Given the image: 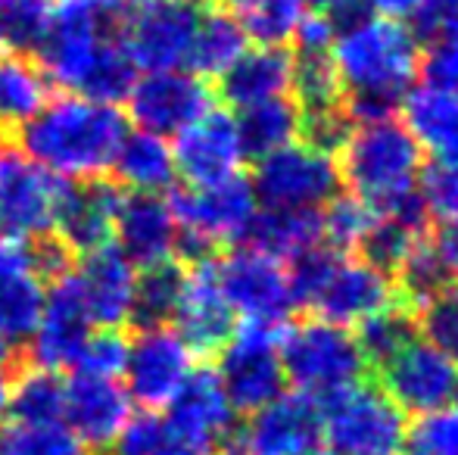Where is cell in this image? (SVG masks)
I'll return each mask as SVG.
<instances>
[{
    "label": "cell",
    "instance_id": "1",
    "mask_svg": "<svg viewBox=\"0 0 458 455\" xmlns=\"http://www.w3.org/2000/svg\"><path fill=\"white\" fill-rule=\"evenodd\" d=\"M331 63L344 85L346 115L352 122L390 119L421 72V47L415 31L390 16L362 6L334 25Z\"/></svg>",
    "mask_w": 458,
    "mask_h": 455
},
{
    "label": "cell",
    "instance_id": "2",
    "mask_svg": "<svg viewBox=\"0 0 458 455\" xmlns=\"http://www.w3.org/2000/svg\"><path fill=\"white\" fill-rule=\"evenodd\" d=\"M125 134V115L119 106L69 94L47 100L29 122H22L16 128V144L25 156L56 178L85 181L113 169Z\"/></svg>",
    "mask_w": 458,
    "mask_h": 455
},
{
    "label": "cell",
    "instance_id": "3",
    "mask_svg": "<svg viewBox=\"0 0 458 455\" xmlns=\"http://www.w3.org/2000/svg\"><path fill=\"white\" fill-rule=\"evenodd\" d=\"M340 181L350 184L352 197L365 200L377 213L390 209L399 197L415 190L421 175V147L403 122H362L340 147Z\"/></svg>",
    "mask_w": 458,
    "mask_h": 455
},
{
    "label": "cell",
    "instance_id": "4",
    "mask_svg": "<svg viewBox=\"0 0 458 455\" xmlns=\"http://www.w3.org/2000/svg\"><path fill=\"white\" fill-rule=\"evenodd\" d=\"M277 358H281L284 381H290L312 400L352 387L368 377L356 337L321 318H296L284 324Z\"/></svg>",
    "mask_w": 458,
    "mask_h": 455
},
{
    "label": "cell",
    "instance_id": "5",
    "mask_svg": "<svg viewBox=\"0 0 458 455\" xmlns=\"http://www.w3.org/2000/svg\"><path fill=\"white\" fill-rule=\"evenodd\" d=\"M315 402L321 409L331 455H403L405 415L374 377H362Z\"/></svg>",
    "mask_w": 458,
    "mask_h": 455
},
{
    "label": "cell",
    "instance_id": "6",
    "mask_svg": "<svg viewBox=\"0 0 458 455\" xmlns=\"http://www.w3.org/2000/svg\"><path fill=\"white\" fill-rule=\"evenodd\" d=\"M209 0H144L119 25V41L144 72H172L187 66L199 19Z\"/></svg>",
    "mask_w": 458,
    "mask_h": 455
},
{
    "label": "cell",
    "instance_id": "7",
    "mask_svg": "<svg viewBox=\"0 0 458 455\" xmlns=\"http://www.w3.org/2000/svg\"><path fill=\"white\" fill-rule=\"evenodd\" d=\"M281 324L272 322H243L237 324L234 337L218 356V381L228 396V406L237 415H253L262 406L275 402L284 390V371L277 358Z\"/></svg>",
    "mask_w": 458,
    "mask_h": 455
},
{
    "label": "cell",
    "instance_id": "8",
    "mask_svg": "<svg viewBox=\"0 0 458 455\" xmlns=\"http://www.w3.org/2000/svg\"><path fill=\"white\" fill-rule=\"evenodd\" d=\"M66 178L41 169L19 150L13 131H0V234L29 240L54 228Z\"/></svg>",
    "mask_w": 458,
    "mask_h": 455
},
{
    "label": "cell",
    "instance_id": "9",
    "mask_svg": "<svg viewBox=\"0 0 458 455\" xmlns=\"http://www.w3.org/2000/svg\"><path fill=\"white\" fill-rule=\"evenodd\" d=\"M250 184L266 209H318L340 194V169L331 153L287 144L256 163Z\"/></svg>",
    "mask_w": 458,
    "mask_h": 455
},
{
    "label": "cell",
    "instance_id": "10",
    "mask_svg": "<svg viewBox=\"0 0 458 455\" xmlns=\"http://www.w3.org/2000/svg\"><path fill=\"white\" fill-rule=\"evenodd\" d=\"M109 38L113 22L103 16L97 0H56L50 10V29L35 54V66L47 81L75 91Z\"/></svg>",
    "mask_w": 458,
    "mask_h": 455
},
{
    "label": "cell",
    "instance_id": "11",
    "mask_svg": "<svg viewBox=\"0 0 458 455\" xmlns=\"http://www.w3.org/2000/svg\"><path fill=\"white\" fill-rule=\"evenodd\" d=\"M216 274L228 306L241 312L247 322H287L293 297H290L287 268L281 265V259L253 247H237L218 256Z\"/></svg>",
    "mask_w": 458,
    "mask_h": 455
},
{
    "label": "cell",
    "instance_id": "12",
    "mask_svg": "<svg viewBox=\"0 0 458 455\" xmlns=\"http://www.w3.org/2000/svg\"><path fill=\"white\" fill-rule=\"evenodd\" d=\"M368 377H374V383L396 402V409L403 415L443 412L458 393L455 362L424 341L409 343L377 375Z\"/></svg>",
    "mask_w": 458,
    "mask_h": 455
},
{
    "label": "cell",
    "instance_id": "13",
    "mask_svg": "<svg viewBox=\"0 0 458 455\" xmlns=\"http://www.w3.org/2000/svg\"><path fill=\"white\" fill-rule=\"evenodd\" d=\"M216 91L206 85V79L193 72H147L134 81L128 94V113L138 122L140 131L169 138L182 134L209 110H216Z\"/></svg>",
    "mask_w": 458,
    "mask_h": 455
},
{
    "label": "cell",
    "instance_id": "14",
    "mask_svg": "<svg viewBox=\"0 0 458 455\" xmlns=\"http://www.w3.org/2000/svg\"><path fill=\"white\" fill-rule=\"evenodd\" d=\"M165 203H169L178 228L206 237L216 247L241 240L256 215L253 184L243 175H231L209 188H178Z\"/></svg>",
    "mask_w": 458,
    "mask_h": 455
},
{
    "label": "cell",
    "instance_id": "15",
    "mask_svg": "<svg viewBox=\"0 0 458 455\" xmlns=\"http://www.w3.org/2000/svg\"><path fill=\"white\" fill-rule=\"evenodd\" d=\"M325 421L312 396L287 393L250 415L237 431V450L243 455H312L321 450Z\"/></svg>",
    "mask_w": 458,
    "mask_h": 455
},
{
    "label": "cell",
    "instance_id": "16",
    "mask_svg": "<svg viewBox=\"0 0 458 455\" xmlns=\"http://www.w3.org/2000/svg\"><path fill=\"white\" fill-rule=\"evenodd\" d=\"M122 375L128 377V400L138 402L144 412L169 406L172 396L191 375V350L172 328L138 331L128 343V362Z\"/></svg>",
    "mask_w": 458,
    "mask_h": 455
},
{
    "label": "cell",
    "instance_id": "17",
    "mask_svg": "<svg viewBox=\"0 0 458 455\" xmlns=\"http://www.w3.org/2000/svg\"><path fill=\"white\" fill-rule=\"evenodd\" d=\"M91 312H88L79 278L72 272L50 284L41 322H38L35 337L25 346V356L44 371L75 368L81 346L91 337Z\"/></svg>",
    "mask_w": 458,
    "mask_h": 455
},
{
    "label": "cell",
    "instance_id": "18",
    "mask_svg": "<svg viewBox=\"0 0 458 455\" xmlns=\"http://www.w3.org/2000/svg\"><path fill=\"white\" fill-rule=\"evenodd\" d=\"M122 200H125V188L106 175L66 181L50 231L75 256H88L113 240Z\"/></svg>",
    "mask_w": 458,
    "mask_h": 455
},
{
    "label": "cell",
    "instance_id": "19",
    "mask_svg": "<svg viewBox=\"0 0 458 455\" xmlns=\"http://www.w3.org/2000/svg\"><path fill=\"white\" fill-rule=\"evenodd\" d=\"M216 259L187 268L184 297L175 312V324H178L175 334L191 350V356H203V358L218 356L237 331L234 309L228 306L222 287H218Z\"/></svg>",
    "mask_w": 458,
    "mask_h": 455
},
{
    "label": "cell",
    "instance_id": "20",
    "mask_svg": "<svg viewBox=\"0 0 458 455\" xmlns=\"http://www.w3.org/2000/svg\"><path fill=\"white\" fill-rule=\"evenodd\" d=\"M63 421L85 450L103 455V450L115 446V440L122 437L125 425L131 421V400H128L125 387L119 381L75 375L66 383Z\"/></svg>",
    "mask_w": 458,
    "mask_h": 455
},
{
    "label": "cell",
    "instance_id": "21",
    "mask_svg": "<svg viewBox=\"0 0 458 455\" xmlns=\"http://www.w3.org/2000/svg\"><path fill=\"white\" fill-rule=\"evenodd\" d=\"M175 172L191 188H209L237 175L243 163L237 122L222 110H209L175 140Z\"/></svg>",
    "mask_w": 458,
    "mask_h": 455
},
{
    "label": "cell",
    "instance_id": "22",
    "mask_svg": "<svg viewBox=\"0 0 458 455\" xmlns=\"http://www.w3.org/2000/svg\"><path fill=\"white\" fill-rule=\"evenodd\" d=\"M165 418L187 434L197 443L222 452L228 446H237V427H234V409L228 406V396L222 390L216 368L199 365L197 371L184 377L178 393L169 402Z\"/></svg>",
    "mask_w": 458,
    "mask_h": 455
},
{
    "label": "cell",
    "instance_id": "23",
    "mask_svg": "<svg viewBox=\"0 0 458 455\" xmlns=\"http://www.w3.org/2000/svg\"><path fill=\"white\" fill-rule=\"evenodd\" d=\"M44 284L29 268L22 240H0V343L25 352L44 312Z\"/></svg>",
    "mask_w": 458,
    "mask_h": 455
},
{
    "label": "cell",
    "instance_id": "24",
    "mask_svg": "<svg viewBox=\"0 0 458 455\" xmlns=\"http://www.w3.org/2000/svg\"><path fill=\"white\" fill-rule=\"evenodd\" d=\"M396 287L377 268L365 265L362 259H346L331 274L321 297L312 303V312H318L321 322H331L337 328H350L362 318L374 316L380 309L396 306Z\"/></svg>",
    "mask_w": 458,
    "mask_h": 455
},
{
    "label": "cell",
    "instance_id": "25",
    "mask_svg": "<svg viewBox=\"0 0 458 455\" xmlns=\"http://www.w3.org/2000/svg\"><path fill=\"white\" fill-rule=\"evenodd\" d=\"M115 247L131 265H157L175 256L178 222L169 203L157 194H125L115 219Z\"/></svg>",
    "mask_w": 458,
    "mask_h": 455
},
{
    "label": "cell",
    "instance_id": "26",
    "mask_svg": "<svg viewBox=\"0 0 458 455\" xmlns=\"http://www.w3.org/2000/svg\"><path fill=\"white\" fill-rule=\"evenodd\" d=\"M75 278H79L81 297L91 312V322L100 328H125L138 272L122 256V249L115 243H106V247L88 253Z\"/></svg>",
    "mask_w": 458,
    "mask_h": 455
},
{
    "label": "cell",
    "instance_id": "27",
    "mask_svg": "<svg viewBox=\"0 0 458 455\" xmlns=\"http://www.w3.org/2000/svg\"><path fill=\"white\" fill-rule=\"evenodd\" d=\"M290 88H293V56L284 47H266V44L243 50L228 72L218 75V94L237 110L287 97Z\"/></svg>",
    "mask_w": 458,
    "mask_h": 455
},
{
    "label": "cell",
    "instance_id": "28",
    "mask_svg": "<svg viewBox=\"0 0 458 455\" xmlns=\"http://www.w3.org/2000/svg\"><path fill=\"white\" fill-rule=\"evenodd\" d=\"M405 128L440 165L458 169V91L421 85L403 97Z\"/></svg>",
    "mask_w": 458,
    "mask_h": 455
},
{
    "label": "cell",
    "instance_id": "29",
    "mask_svg": "<svg viewBox=\"0 0 458 455\" xmlns=\"http://www.w3.org/2000/svg\"><path fill=\"white\" fill-rule=\"evenodd\" d=\"M113 172L122 188H134L138 194H159L175 181V156L165 138L147 131H131L122 138L119 153L113 159Z\"/></svg>",
    "mask_w": 458,
    "mask_h": 455
},
{
    "label": "cell",
    "instance_id": "30",
    "mask_svg": "<svg viewBox=\"0 0 458 455\" xmlns=\"http://www.w3.org/2000/svg\"><path fill=\"white\" fill-rule=\"evenodd\" d=\"M184 284H187V268L178 259L147 265L138 274V281H134L128 324L134 331L169 328V322H175L178 306H182Z\"/></svg>",
    "mask_w": 458,
    "mask_h": 455
},
{
    "label": "cell",
    "instance_id": "31",
    "mask_svg": "<svg viewBox=\"0 0 458 455\" xmlns=\"http://www.w3.org/2000/svg\"><path fill=\"white\" fill-rule=\"evenodd\" d=\"M243 247H253L275 259H293L306 247L321 243L318 209H266L256 213L243 231Z\"/></svg>",
    "mask_w": 458,
    "mask_h": 455
},
{
    "label": "cell",
    "instance_id": "32",
    "mask_svg": "<svg viewBox=\"0 0 458 455\" xmlns=\"http://www.w3.org/2000/svg\"><path fill=\"white\" fill-rule=\"evenodd\" d=\"M293 91L300 122H315L346 113L344 85H340L337 69L331 63V50L293 56Z\"/></svg>",
    "mask_w": 458,
    "mask_h": 455
},
{
    "label": "cell",
    "instance_id": "33",
    "mask_svg": "<svg viewBox=\"0 0 458 455\" xmlns=\"http://www.w3.org/2000/svg\"><path fill=\"white\" fill-rule=\"evenodd\" d=\"M247 50V35H243L241 22L231 16L228 10H209L199 19V29L193 35L191 56L187 66L199 79H218L222 72H228L231 63Z\"/></svg>",
    "mask_w": 458,
    "mask_h": 455
},
{
    "label": "cell",
    "instance_id": "34",
    "mask_svg": "<svg viewBox=\"0 0 458 455\" xmlns=\"http://www.w3.org/2000/svg\"><path fill=\"white\" fill-rule=\"evenodd\" d=\"M63 406H66V383L56 371H44L25 362L19 368L10 390L6 415L13 425H63Z\"/></svg>",
    "mask_w": 458,
    "mask_h": 455
},
{
    "label": "cell",
    "instance_id": "35",
    "mask_svg": "<svg viewBox=\"0 0 458 455\" xmlns=\"http://www.w3.org/2000/svg\"><path fill=\"white\" fill-rule=\"evenodd\" d=\"M237 138H241L243 156L259 163L281 147L293 144V138H300V110L290 97H277L268 104L241 110Z\"/></svg>",
    "mask_w": 458,
    "mask_h": 455
},
{
    "label": "cell",
    "instance_id": "36",
    "mask_svg": "<svg viewBox=\"0 0 458 455\" xmlns=\"http://www.w3.org/2000/svg\"><path fill=\"white\" fill-rule=\"evenodd\" d=\"M356 346H359V356L365 362L368 375H377L393 356L405 350L409 343L418 341V322H415V312L405 309V306H390V309H380L374 316L362 318L356 324Z\"/></svg>",
    "mask_w": 458,
    "mask_h": 455
},
{
    "label": "cell",
    "instance_id": "37",
    "mask_svg": "<svg viewBox=\"0 0 458 455\" xmlns=\"http://www.w3.org/2000/svg\"><path fill=\"white\" fill-rule=\"evenodd\" d=\"M47 104V79L25 56L0 60V128L13 131Z\"/></svg>",
    "mask_w": 458,
    "mask_h": 455
},
{
    "label": "cell",
    "instance_id": "38",
    "mask_svg": "<svg viewBox=\"0 0 458 455\" xmlns=\"http://www.w3.org/2000/svg\"><path fill=\"white\" fill-rule=\"evenodd\" d=\"M449 284L458 281L449 274V268L443 265V259L437 256L430 237L424 234L421 240L411 247V253L403 259V265L393 274V287H396V299L405 309H421L430 297H437L440 291H446Z\"/></svg>",
    "mask_w": 458,
    "mask_h": 455
},
{
    "label": "cell",
    "instance_id": "39",
    "mask_svg": "<svg viewBox=\"0 0 458 455\" xmlns=\"http://www.w3.org/2000/svg\"><path fill=\"white\" fill-rule=\"evenodd\" d=\"M134 81H138V66L125 54L119 38H109L100 47V54L94 56V63L88 66V72L81 75L75 94L85 100H94V104L115 106L119 100H128Z\"/></svg>",
    "mask_w": 458,
    "mask_h": 455
},
{
    "label": "cell",
    "instance_id": "40",
    "mask_svg": "<svg viewBox=\"0 0 458 455\" xmlns=\"http://www.w3.org/2000/svg\"><path fill=\"white\" fill-rule=\"evenodd\" d=\"M115 446H119L115 455H218L209 446L191 440L157 412H144L128 421Z\"/></svg>",
    "mask_w": 458,
    "mask_h": 455
},
{
    "label": "cell",
    "instance_id": "41",
    "mask_svg": "<svg viewBox=\"0 0 458 455\" xmlns=\"http://www.w3.org/2000/svg\"><path fill=\"white\" fill-rule=\"evenodd\" d=\"M228 6L243 35L256 38L266 47H281L306 13V0H228Z\"/></svg>",
    "mask_w": 458,
    "mask_h": 455
},
{
    "label": "cell",
    "instance_id": "42",
    "mask_svg": "<svg viewBox=\"0 0 458 455\" xmlns=\"http://www.w3.org/2000/svg\"><path fill=\"white\" fill-rule=\"evenodd\" d=\"M377 222V209L352 194H334L321 209V240L340 256H352Z\"/></svg>",
    "mask_w": 458,
    "mask_h": 455
},
{
    "label": "cell",
    "instance_id": "43",
    "mask_svg": "<svg viewBox=\"0 0 458 455\" xmlns=\"http://www.w3.org/2000/svg\"><path fill=\"white\" fill-rule=\"evenodd\" d=\"M424 234H428V231H415L405 225V222L393 219V215L377 213V222H374L371 231L362 237L356 253L362 256L365 265L377 268L380 274H386V278L393 281L396 268L403 265V259L411 253V247H415Z\"/></svg>",
    "mask_w": 458,
    "mask_h": 455
},
{
    "label": "cell",
    "instance_id": "44",
    "mask_svg": "<svg viewBox=\"0 0 458 455\" xmlns=\"http://www.w3.org/2000/svg\"><path fill=\"white\" fill-rule=\"evenodd\" d=\"M340 262H344V256L327 247V243H315V247H306L302 253H296L293 259H287V284L293 306L312 309V303L321 297V291L327 287V281L337 272Z\"/></svg>",
    "mask_w": 458,
    "mask_h": 455
},
{
    "label": "cell",
    "instance_id": "45",
    "mask_svg": "<svg viewBox=\"0 0 458 455\" xmlns=\"http://www.w3.org/2000/svg\"><path fill=\"white\" fill-rule=\"evenodd\" d=\"M0 455H88L66 425H6Z\"/></svg>",
    "mask_w": 458,
    "mask_h": 455
},
{
    "label": "cell",
    "instance_id": "46",
    "mask_svg": "<svg viewBox=\"0 0 458 455\" xmlns=\"http://www.w3.org/2000/svg\"><path fill=\"white\" fill-rule=\"evenodd\" d=\"M50 0H16L10 10L0 13V41L16 56L38 54L50 29Z\"/></svg>",
    "mask_w": 458,
    "mask_h": 455
},
{
    "label": "cell",
    "instance_id": "47",
    "mask_svg": "<svg viewBox=\"0 0 458 455\" xmlns=\"http://www.w3.org/2000/svg\"><path fill=\"white\" fill-rule=\"evenodd\" d=\"M415 322L434 350L458 362V284H449L415 309Z\"/></svg>",
    "mask_w": 458,
    "mask_h": 455
},
{
    "label": "cell",
    "instance_id": "48",
    "mask_svg": "<svg viewBox=\"0 0 458 455\" xmlns=\"http://www.w3.org/2000/svg\"><path fill=\"white\" fill-rule=\"evenodd\" d=\"M128 362V337L122 328H100L91 331V337L81 346L79 358H75V371L88 377H106V381H119Z\"/></svg>",
    "mask_w": 458,
    "mask_h": 455
},
{
    "label": "cell",
    "instance_id": "49",
    "mask_svg": "<svg viewBox=\"0 0 458 455\" xmlns=\"http://www.w3.org/2000/svg\"><path fill=\"white\" fill-rule=\"evenodd\" d=\"M405 455H458V412L421 415L405 431Z\"/></svg>",
    "mask_w": 458,
    "mask_h": 455
},
{
    "label": "cell",
    "instance_id": "50",
    "mask_svg": "<svg viewBox=\"0 0 458 455\" xmlns=\"http://www.w3.org/2000/svg\"><path fill=\"white\" fill-rule=\"evenodd\" d=\"M25 243V256H29V268L38 274L41 284H54V281L72 274L75 268V253L54 234V231H44L38 237H29Z\"/></svg>",
    "mask_w": 458,
    "mask_h": 455
},
{
    "label": "cell",
    "instance_id": "51",
    "mask_svg": "<svg viewBox=\"0 0 458 455\" xmlns=\"http://www.w3.org/2000/svg\"><path fill=\"white\" fill-rule=\"evenodd\" d=\"M421 197L428 206L430 219H458V169L455 165H428L421 178Z\"/></svg>",
    "mask_w": 458,
    "mask_h": 455
},
{
    "label": "cell",
    "instance_id": "52",
    "mask_svg": "<svg viewBox=\"0 0 458 455\" xmlns=\"http://www.w3.org/2000/svg\"><path fill=\"white\" fill-rule=\"evenodd\" d=\"M418 31L430 38V44L458 50V0H440L434 10L418 19Z\"/></svg>",
    "mask_w": 458,
    "mask_h": 455
},
{
    "label": "cell",
    "instance_id": "53",
    "mask_svg": "<svg viewBox=\"0 0 458 455\" xmlns=\"http://www.w3.org/2000/svg\"><path fill=\"white\" fill-rule=\"evenodd\" d=\"M334 35H337V29H334L331 16H327V13H318V10L302 13L300 25H296V31H293L300 54H318V50H331Z\"/></svg>",
    "mask_w": 458,
    "mask_h": 455
},
{
    "label": "cell",
    "instance_id": "54",
    "mask_svg": "<svg viewBox=\"0 0 458 455\" xmlns=\"http://www.w3.org/2000/svg\"><path fill=\"white\" fill-rule=\"evenodd\" d=\"M430 243H434L437 256L443 259V265L449 268V274L458 281V219L440 222L434 231H428Z\"/></svg>",
    "mask_w": 458,
    "mask_h": 455
},
{
    "label": "cell",
    "instance_id": "55",
    "mask_svg": "<svg viewBox=\"0 0 458 455\" xmlns=\"http://www.w3.org/2000/svg\"><path fill=\"white\" fill-rule=\"evenodd\" d=\"M368 6H371V13H377V16H390V19H421L428 10H434L440 0H365Z\"/></svg>",
    "mask_w": 458,
    "mask_h": 455
},
{
    "label": "cell",
    "instance_id": "56",
    "mask_svg": "<svg viewBox=\"0 0 458 455\" xmlns=\"http://www.w3.org/2000/svg\"><path fill=\"white\" fill-rule=\"evenodd\" d=\"M29 362V356L19 350H10V346L0 343V418L6 415V402H10V390L13 381H16L19 368Z\"/></svg>",
    "mask_w": 458,
    "mask_h": 455
},
{
    "label": "cell",
    "instance_id": "57",
    "mask_svg": "<svg viewBox=\"0 0 458 455\" xmlns=\"http://www.w3.org/2000/svg\"><path fill=\"white\" fill-rule=\"evenodd\" d=\"M140 4H144V0H97V6L103 10V16L113 22V29L125 22V19L131 16V13L138 10Z\"/></svg>",
    "mask_w": 458,
    "mask_h": 455
},
{
    "label": "cell",
    "instance_id": "58",
    "mask_svg": "<svg viewBox=\"0 0 458 455\" xmlns=\"http://www.w3.org/2000/svg\"><path fill=\"white\" fill-rule=\"evenodd\" d=\"M306 4H312L318 13H331V10H337L340 4H346V0H306Z\"/></svg>",
    "mask_w": 458,
    "mask_h": 455
},
{
    "label": "cell",
    "instance_id": "59",
    "mask_svg": "<svg viewBox=\"0 0 458 455\" xmlns=\"http://www.w3.org/2000/svg\"><path fill=\"white\" fill-rule=\"evenodd\" d=\"M218 455H243V452L237 450V446H228V450H222V452H218Z\"/></svg>",
    "mask_w": 458,
    "mask_h": 455
},
{
    "label": "cell",
    "instance_id": "60",
    "mask_svg": "<svg viewBox=\"0 0 458 455\" xmlns=\"http://www.w3.org/2000/svg\"><path fill=\"white\" fill-rule=\"evenodd\" d=\"M13 4H16V0H0V13H4V10H10Z\"/></svg>",
    "mask_w": 458,
    "mask_h": 455
},
{
    "label": "cell",
    "instance_id": "61",
    "mask_svg": "<svg viewBox=\"0 0 458 455\" xmlns=\"http://www.w3.org/2000/svg\"><path fill=\"white\" fill-rule=\"evenodd\" d=\"M0 56H4V41H0Z\"/></svg>",
    "mask_w": 458,
    "mask_h": 455
},
{
    "label": "cell",
    "instance_id": "62",
    "mask_svg": "<svg viewBox=\"0 0 458 455\" xmlns=\"http://www.w3.org/2000/svg\"><path fill=\"white\" fill-rule=\"evenodd\" d=\"M0 240H4V234H0Z\"/></svg>",
    "mask_w": 458,
    "mask_h": 455
},
{
    "label": "cell",
    "instance_id": "63",
    "mask_svg": "<svg viewBox=\"0 0 458 455\" xmlns=\"http://www.w3.org/2000/svg\"><path fill=\"white\" fill-rule=\"evenodd\" d=\"M455 396H458V393H455Z\"/></svg>",
    "mask_w": 458,
    "mask_h": 455
}]
</instances>
